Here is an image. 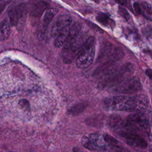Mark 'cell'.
Returning a JSON list of instances; mask_svg holds the SVG:
<instances>
[{
    "label": "cell",
    "mask_w": 152,
    "mask_h": 152,
    "mask_svg": "<svg viewBox=\"0 0 152 152\" xmlns=\"http://www.w3.org/2000/svg\"><path fill=\"white\" fill-rule=\"evenodd\" d=\"M95 54V39L90 36L84 41L81 46L75 61L78 68L84 69L88 67L93 62Z\"/></svg>",
    "instance_id": "obj_1"
},
{
    "label": "cell",
    "mask_w": 152,
    "mask_h": 152,
    "mask_svg": "<svg viewBox=\"0 0 152 152\" xmlns=\"http://www.w3.org/2000/svg\"><path fill=\"white\" fill-rule=\"evenodd\" d=\"M106 106L112 110L119 111H135L134 97L124 96H115L104 100Z\"/></svg>",
    "instance_id": "obj_2"
},
{
    "label": "cell",
    "mask_w": 152,
    "mask_h": 152,
    "mask_svg": "<svg viewBox=\"0 0 152 152\" xmlns=\"http://www.w3.org/2000/svg\"><path fill=\"white\" fill-rule=\"evenodd\" d=\"M122 124L126 131L135 132L137 131L148 128L149 122L144 115L139 112L129 115Z\"/></svg>",
    "instance_id": "obj_3"
},
{
    "label": "cell",
    "mask_w": 152,
    "mask_h": 152,
    "mask_svg": "<svg viewBox=\"0 0 152 152\" xmlns=\"http://www.w3.org/2000/svg\"><path fill=\"white\" fill-rule=\"evenodd\" d=\"M116 86V91L123 94H132L142 90L141 81L136 77L126 78Z\"/></svg>",
    "instance_id": "obj_4"
},
{
    "label": "cell",
    "mask_w": 152,
    "mask_h": 152,
    "mask_svg": "<svg viewBox=\"0 0 152 152\" xmlns=\"http://www.w3.org/2000/svg\"><path fill=\"white\" fill-rule=\"evenodd\" d=\"M8 14L11 24L12 26H18L26 19L27 15L26 4H21L15 6H11L8 9Z\"/></svg>",
    "instance_id": "obj_5"
},
{
    "label": "cell",
    "mask_w": 152,
    "mask_h": 152,
    "mask_svg": "<svg viewBox=\"0 0 152 152\" xmlns=\"http://www.w3.org/2000/svg\"><path fill=\"white\" fill-rule=\"evenodd\" d=\"M72 17L69 14H62L59 15L53 23L50 29V36L53 37H56L58 34L66 27L71 24Z\"/></svg>",
    "instance_id": "obj_6"
},
{
    "label": "cell",
    "mask_w": 152,
    "mask_h": 152,
    "mask_svg": "<svg viewBox=\"0 0 152 152\" xmlns=\"http://www.w3.org/2000/svg\"><path fill=\"white\" fill-rule=\"evenodd\" d=\"M120 134L126 140V142L129 145L141 148H145L147 146V143L145 140L134 132L123 131Z\"/></svg>",
    "instance_id": "obj_7"
},
{
    "label": "cell",
    "mask_w": 152,
    "mask_h": 152,
    "mask_svg": "<svg viewBox=\"0 0 152 152\" xmlns=\"http://www.w3.org/2000/svg\"><path fill=\"white\" fill-rule=\"evenodd\" d=\"M134 96L135 111L142 112L148 108L149 104V99L147 96L140 94Z\"/></svg>",
    "instance_id": "obj_8"
},
{
    "label": "cell",
    "mask_w": 152,
    "mask_h": 152,
    "mask_svg": "<svg viewBox=\"0 0 152 152\" xmlns=\"http://www.w3.org/2000/svg\"><path fill=\"white\" fill-rule=\"evenodd\" d=\"M47 8L48 4L46 2L43 1H38L33 6L30 11V15L33 17L39 18Z\"/></svg>",
    "instance_id": "obj_9"
},
{
    "label": "cell",
    "mask_w": 152,
    "mask_h": 152,
    "mask_svg": "<svg viewBox=\"0 0 152 152\" xmlns=\"http://www.w3.org/2000/svg\"><path fill=\"white\" fill-rule=\"evenodd\" d=\"M81 30V26L79 23H75L72 25L71 24L69 33L64 45L69 43L70 42L74 40L80 33Z\"/></svg>",
    "instance_id": "obj_10"
},
{
    "label": "cell",
    "mask_w": 152,
    "mask_h": 152,
    "mask_svg": "<svg viewBox=\"0 0 152 152\" xmlns=\"http://www.w3.org/2000/svg\"><path fill=\"white\" fill-rule=\"evenodd\" d=\"M70 26L71 25L64 28L56 37L54 41V45L56 48H60L64 45L69 33Z\"/></svg>",
    "instance_id": "obj_11"
},
{
    "label": "cell",
    "mask_w": 152,
    "mask_h": 152,
    "mask_svg": "<svg viewBox=\"0 0 152 152\" xmlns=\"http://www.w3.org/2000/svg\"><path fill=\"white\" fill-rule=\"evenodd\" d=\"M87 104L85 102H80L72 106L68 110V113L71 116H77L83 113L87 108Z\"/></svg>",
    "instance_id": "obj_12"
},
{
    "label": "cell",
    "mask_w": 152,
    "mask_h": 152,
    "mask_svg": "<svg viewBox=\"0 0 152 152\" xmlns=\"http://www.w3.org/2000/svg\"><path fill=\"white\" fill-rule=\"evenodd\" d=\"M10 25L7 20H4L0 24V41L7 40L10 35Z\"/></svg>",
    "instance_id": "obj_13"
},
{
    "label": "cell",
    "mask_w": 152,
    "mask_h": 152,
    "mask_svg": "<svg viewBox=\"0 0 152 152\" xmlns=\"http://www.w3.org/2000/svg\"><path fill=\"white\" fill-rule=\"evenodd\" d=\"M88 138L93 144L99 147L100 150H102L105 148V142L103 138V137H102L100 134L97 133L91 134L89 135Z\"/></svg>",
    "instance_id": "obj_14"
},
{
    "label": "cell",
    "mask_w": 152,
    "mask_h": 152,
    "mask_svg": "<svg viewBox=\"0 0 152 152\" xmlns=\"http://www.w3.org/2000/svg\"><path fill=\"white\" fill-rule=\"evenodd\" d=\"M96 20L101 23L102 25L106 27H113L115 25V23L112 20H111L109 17L104 13L99 14L96 17Z\"/></svg>",
    "instance_id": "obj_15"
},
{
    "label": "cell",
    "mask_w": 152,
    "mask_h": 152,
    "mask_svg": "<svg viewBox=\"0 0 152 152\" xmlns=\"http://www.w3.org/2000/svg\"><path fill=\"white\" fill-rule=\"evenodd\" d=\"M58 12V9L54 7L49 8L46 10V13L43 18V21L45 25H48L53 20L54 17Z\"/></svg>",
    "instance_id": "obj_16"
},
{
    "label": "cell",
    "mask_w": 152,
    "mask_h": 152,
    "mask_svg": "<svg viewBox=\"0 0 152 152\" xmlns=\"http://www.w3.org/2000/svg\"><path fill=\"white\" fill-rule=\"evenodd\" d=\"M140 6L142 11V14L144 15L147 18L151 20L152 14V8L151 5L145 2H143L141 3V5Z\"/></svg>",
    "instance_id": "obj_17"
},
{
    "label": "cell",
    "mask_w": 152,
    "mask_h": 152,
    "mask_svg": "<svg viewBox=\"0 0 152 152\" xmlns=\"http://www.w3.org/2000/svg\"><path fill=\"white\" fill-rule=\"evenodd\" d=\"M108 125L112 128H117L118 127L122 122L121 117L118 115H112L110 116L108 121Z\"/></svg>",
    "instance_id": "obj_18"
},
{
    "label": "cell",
    "mask_w": 152,
    "mask_h": 152,
    "mask_svg": "<svg viewBox=\"0 0 152 152\" xmlns=\"http://www.w3.org/2000/svg\"><path fill=\"white\" fill-rule=\"evenodd\" d=\"M82 144L84 147L91 150H100V148L93 144L87 137H83L81 139Z\"/></svg>",
    "instance_id": "obj_19"
},
{
    "label": "cell",
    "mask_w": 152,
    "mask_h": 152,
    "mask_svg": "<svg viewBox=\"0 0 152 152\" xmlns=\"http://www.w3.org/2000/svg\"><path fill=\"white\" fill-rule=\"evenodd\" d=\"M103 138L106 143L110 145L115 146L117 145L119 143L116 138H115L114 137H113L112 136L108 134H104L103 135Z\"/></svg>",
    "instance_id": "obj_20"
},
{
    "label": "cell",
    "mask_w": 152,
    "mask_h": 152,
    "mask_svg": "<svg viewBox=\"0 0 152 152\" xmlns=\"http://www.w3.org/2000/svg\"><path fill=\"white\" fill-rule=\"evenodd\" d=\"M118 13L122 18H124L126 21H128L130 18V15L127 10L122 7H118Z\"/></svg>",
    "instance_id": "obj_21"
},
{
    "label": "cell",
    "mask_w": 152,
    "mask_h": 152,
    "mask_svg": "<svg viewBox=\"0 0 152 152\" xmlns=\"http://www.w3.org/2000/svg\"><path fill=\"white\" fill-rule=\"evenodd\" d=\"M18 104L20 106L25 110H30V106L29 102L26 100V99H21L18 102Z\"/></svg>",
    "instance_id": "obj_22"
},
{
    "label": "cell",
    "mask_w": 152,
    "mask_h": 152,
    "mask_svg": "<svg viewBox=\"0 0 152 152\" xmlns=\"http://www.w3.org/2000/svg\"><path fill=\"white\" fill-rule=\"evenodd\" d=\"M12 0H0V13Z\"/></svg>",
    "instance_id": "obj_23"
},
{
    "label": "cell",
    "mask_w": 152,
    "mask_h": 152,
    "mask_svg": "<svg viewBox=\"0 0 152 152\" xmlns=\"http://www.w3.org/2000/svg\"><path fill=\"white\" fill-rule=\"evenodd\" d=\"M134 6V8L135 11V12L138 14H142V11H141V6L140 5L137 3V2H135L133 5Z\"/></svg>",
    "instance_id": "obj_24"
},
{
    "label": "cell",
    "mask_w": 152,
    "mask_h": 152,
    "mask_svg": "<svg viewBox=\"0 0 152 152\" xmlns=\"http://www.w3.org/2000/svg\"><path fill=\"white\" fill-rule=\"evenodd\" d=\"M116 2L119 4L121 5H126L127 4V0H114Z\"/></svg>",
    "instance_id": "obj_25"
},
{
    "label": "cell",
    "mask_w": 152,
    "mask_h": 152,
    "mask_svg": "<svg viewBox=\"0 0 152 152\" xmlns=\"http://www.w3.org/2000/svg\"><path fill=\"white\" fill-rule=\"evenodd\" d=\"M146 73H147V75H148L150 78H151V70L150 69H148L146 71Z\"/></svg>",
    "instance_id": "obj_26"
},
{
    "label": "cell",
    "mask_w": 152,
    "mask_h": 152,
    "mask_svg": "<svg viewBox=\"0 0 152 152\" xmlns=\"http://www.w3.org/2000/svg\"><path fill=\"white\" fill-rule=\"evenodd\" d=\"M11 152H15V151H11Z\"/></svg>",
    "instance_id": "obj_27"
}]
</instances>
